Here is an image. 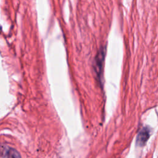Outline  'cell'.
Masks as SVG:
<instances>
[{"label": "cell", "mask_w": 158, "mask_h": 158, "mask_svg": "<svg viewBox=\"0 0 158 158\" xmlns=\"http://www.w3.org/2000/svg\"><path fill=\"white\" fill-rule=\"evenodd\" d=\"M150 129L146 127L143 128L139 132L136 138V144L139 146H143L150 136Z\"/></svg>", "instance_id": "6da1fadb"}, {"label": "cell", "mask_w": 158, "mask_h": 158, "mask_svg": "<svg viewBox=\"0 0 158 158\" xmlns=\"http://www.w3.org/2000/svg\"><path fill=\"white\" fill-rule=\"evenodd\" d=\"M1 154L5 158H20L19 152L9 146H2L0 149Z\"/></svg>", "instance_id": "7a4b0ae2"}]
</instances>
